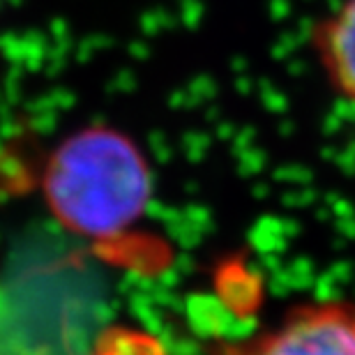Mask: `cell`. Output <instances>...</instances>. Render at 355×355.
I'll return each mask as SVG.
<instances>
[{
	"instance_id": "1",
	"label": "cell",
	"mask_w": 355,
	"mask_h": 355,
	"mask_svg": "<svg viewBox=\"0 0 355 355\" xmlns=\"http://www.w3.org/2000/svg\"><path fill=\"white\" fill-rule=\"evenodd\" d=\"M150 168L134 141L106 127H90L49 159L44 191L60 222L90 238H116L144 215Z\"/></svg>"
},
{
	"instance_id": "2",
	"label": "cell",
	"mask_w": 355,
	"mask_h": 355,
	"mask_svg": "<svg viewBox=\"0 0 355 355\" xmlns=\"http://www.w3.org/2000/svg\"><path fill=\"white\" fill-rule=\"evenodd\" d=\"M252 355H355V307L323 302L291 311Z\"/></svg>"
},
{
	"instance_id": "3",
	"label": "cell",
	"mask_w": 355,
	"mask_h": 355,
	"mask_svg": "<svg viewBox=\"0 0 355 355\" xmlns=\"http://www.w3.org/2000/svg\"><path fill=\"white\" fill-rule=\"evenodd\" d=\"M318 60L339 92L355 102V0L339 7L316 28Z\"/></svg>"
}]
</instances>
